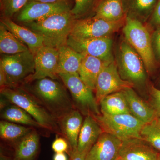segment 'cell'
I'll return each instance as SVG.
<instances>
[{
  "label": "cell",
  "mask_w": 160,
  "mask_h": 160,
  "mask_svg": "<svg viewBox=\"0 0 160 160\" xmlns=\"http://www.w3.org/2000/svg\"><path fill=\"white\" fill-rule=\"evenodd\" d=\"M0 86L1 89L7 86V78L6 73L2 67L0 66Z\"/></svg>",
  "instance_id": "36"
},
{
  "label": "cell",
  "mask_w": 160,
  "mask_h": 160,
  "mask_svg": "<svg viewBox=\"0 0 160 160\" xmlns=\"http://www.w3.org/2000/svg\"><path fill=\"white\" fill-rule=\"evenodd\" d=\"M1 23L21 42L27 46L33 54L45 46L43 38L40 35L27 27L18 25L11 18H2Z\"/></svg>",
  "instance_id": "18"
},
{
  "label": "cell",
  "mask_w": 160,
  "mask_h": 160,
  "mask_svg": "<svg viewBox=\"0 0 160 160\" xmlns=\"http://www.w3.org/2000/svg\"><path fill=\"white\" fill-rule=\"evenodd\" d=\"M72 8L69 1L48 3L29 0L18 12L17 20L23 23L38 22L53 15L70 11Z\"/></svg>",
  "instance_id": "12"
},
{
  "label": "cell",
  "mask_w": 160,
  "mask_h": 160,
  "mask_svg": "<svg viewBox=\"0 0 160 160\" xmlns=\"http://www.w3.org/2000/svg\"><path fill=\"white\" fill-rule=\"evenodd\" d=\"M141 136L160 152V117H157L150 122L145 124L141 130Z\"/></svg>",
  "instance_id": "29"
},
{
  "label": "cell",
  "mask_w": 160,
  "mask_h": 160,
  "mask_svg": "<svg viewBox=\"0 0 160 160\" xmlns=\"http://www.w3.org/2000/svg\"><path fill=\"white\" fill-rule=\"evenodd\" d=\"M23 86L34 95L58 122L76 109L66 86L56 80L41 79Z\"/></svg>",
  "instance_id": "1"
},
{
  "label": "cell",
  "mask_w": 160,
  "mask_h": 160,
  "mask_svg": "<svg viewBox=\"0 0 160 160\" xmlns=\"http://www.w3.org/2000/svg\"><path fill=\"white\" fill-rule=\"evenodd\" d=\"M130 113L144 124L150 122L157 116L153 107L140 97L132 87L122 90Z\"/></svg>",
  "instance_id": "19"
},
{
  "label": "cell",
  "mask_w": 160,
  "mask_h": 160,
  "mask_svg": "<svg viewBox=\"0 0 160 160\" xmlns=\"http://www.w3.org/2000/svg\"><path fill=\"white\" fill-rule=\"evenodd\" d=\"M94 16L111 22L126 19L122 0H99L94 11Z\"/></svg>",
  "instance_id": "24"
},
{
  "label": "cell",
  "mask_w": 160,
  "mask_h": 160,
  "mask_svg": "<svg viewBox=\"0 0 160 160\" xmlns=\"http://www.w3.org/2000/svg\"><path fill=\"white\" fill-rule=\"evenodd\" d=\"M159 153L145 140L135 138L122 142L119 157L124 160H158Z\"/></svg>",
  "instance_id": "15"
},
{
  "label": "cell",
  "mask_w": 160,
  "mask_h": 160,
  "mask_svg": "<svg viewBox=\"0 0 160 160\" xmlns=\"http://www.w3.org/2000/svg\"><path fill=\"white\" fill-rule=\"evenodd\" d=\"M33 128L12 146L14 160H38L40 151V137Z\"/></svg>",
  "instance_id": "17"
},
{
  "label": "cell",
  "mask_w": 160,
  "mask_h": 160,
  "mask_svg": "<svg viewBox=\"0 0 160 160\" xmlns=\"http://www.w3.org/2000/svg\"><path fill=\"white\" fill-rule=\"evenodd\" d=\"M115 62L123 80L132 83L134 86L146 85L147 72L142 60L124 37L117 48Z\"/></svg>",
  "instance_id": "5"
},
{
  "label": "cell",
  "mask_w": 160,
  "mask_h": 160,
  "mask_svg": "<svg viewBox=\"0 0 160 160\" xmlns=\"http://www.w3.org/2000/svg\"><path fill=\"white\" fill-rule=\"evenodd\" d=\"M1 95L9 102L27 112L44 129L62 136L57 120L23 85L1 89Z\"/></svg>",
  "instance_id": "2"
},
{
  "label": "cell",
  "mask_w": 160,
  "mask_h": 160,
  "mask_svg": "<svg viewBox=\"0 0 160 160\" xmlns=\"http://www.w3.org/2000/svg\"><path fill=\"white\" fill-rule=\"evenodd\" d=\"M55 139L52 145V148L55 153L66 152L69 155L70 149L69 143L65 138L61 137L59 135L57 134Z\"/></svg>",
  "instance_id": "32"
},
{
  "label": "cell",
  "mask_w": 160,
  "mask_h": 160,
  "mask_svg": "<svg viewBox=\"0 0 160 160\" xmlns=\"http://www.w3.org/2000/svg\"><path fill=\"white\" fill-rule=\"evenodd\" d=\"M58 50V74L78 73L85 54L78 52L67 45L62 46Z\"/></svg>",
  "instance_id": "23"
},
{
  "label": "cell",
  "mask_w": 160,
  "mask_h": 160,
  "mask_svg": "<svg viewBox=\"0 0 160 160\" xmlns=\"http://www.w3.org/2000/svg\"><path fill=\"white\" fill-rule=\"evenodd\" d=\"M158 0H122L126 17L144 23L149 21Z\"/></svg>",
  "instance_id": "21"
},
{
  "label": "cell",
  "mask_w": 160,
  "mask_h": 160,
  "mask_svg": "<svg viewBox=\"0 0 160 160\" xmlns=\"http://www.w3.org/2000/svg\"><path fill=\"white\" fill-rule=\"evenodd\" d=\"M152 42L156 59L160 60V26L157 27L152 35Z\"/></svg>",
  "instance_id": "34"
},
{
  "label": "cell",
  "mask_w": 160,
  "mask_h": 160,
  "mask_svg": "<svg viewBox=\"0 0 160 160\" xmlns=\"http://www.w3.org/2000/svg\"><path fill=\"white\" fill-rule=\"evenodd\" d=\"M67 45L79 53L97 58L105 62L115 60L111 36L89 39H78L69 36Z\"/></svg>",
  "instance_id": "11"
},
{
  "label": "cell",
  "mask_w": 160,
  "mask_h": 160,
  "mask_svg": "<svg viewBox=\"0 0 160 160\" xmlns=\"http://www.w3.org/2000/svg\"><path fill=\"white\" fill-rule=\"evenodd\" d=\"M37 2H41L55 3L61 2H68L69 0H33Z\"/></svg>",
  "instance_id": "39"
},
{
  "label": "cell",
  "mask_w": 160,
  "mask_h": 160,
  "mask_svg": "<svg viewBox=\"0 0 160 160\" xmlns=\"http://www.w3.org/2000/svg\"><path fill=\"white\" fill-rule=\"evenodd\" d=\"M83 121L82 113L74 109L58 122L62 136L67 140L69 144V157L77 152L78 140Z\"/></svg>",
  "instance_id": "16"
},
{
  "label": "cell",
  "mask_w": 160,
  "mask_h": 160,
  "mask_svg": "<svg viewBox=\"0 0 160 160\" xmlns=\"http://www.w3.org/2000/svg\"><path fill=\"white\" fill-rule=\"evenodd\" d=\"M87 154V153H80L76 152L74 154L70 156L69 160H86Z\"/></svg>",
  "instance_id": "37"
},
{
  "label": "cell",
  "mask_w": 160,
  "mask_h": 160,
  "mask_svg": "<svg viewBox=\"0 0 160 160\" xmlns=\"http://www.w3.org/2000/svg\"><path fill=\"white\" fill-rule=\"evenodd\" d=\"M152 26H160V0H158L152 14L149 20Z\"/></svg>",
  "instance_id": "35"
},
{
  "label": "cell",
  "mask_w": 160,
  "mask_h": 160,
  "mask_svg": "<svg viewBox=\"0 0 160 160\" xmlns=\"http://www.w3.org/2000/svg\"><path fill=\"white\" fill-rule=\"evenodd\" d=\"M33 128L2 120L0 122L1 139L12 146Z\"/></svg>",
  "instance_id": "27"
},
{
  "label": "cell",
  "mask_w": 160,
  "mask_h": 160,
  "mask_svg": "<svg viewBox=\"0 0 160 160\" xmlns=\"http://www.w3.org/2000/svg\"><path fill=\"white\" fill-rule=\"evenodd\" d=\"M126 20L111 22L94 16L76 19L69 37L78 39H89L112 36L123 28Z\"/></svg>",
  "instance_id": "9"
},
{
  "label": "cell",
  "mask_w": 160,
  "mask_h": 160,
  "mask_svg": "<svg viewBox=\"0 0 160 160\" xmlns=\"http://www.w3.org/2000/svg\"><path fill=\"white\" fill-rule=\"evenodd\" d=\"M107 63L88 55L85 54L83 58L78 73L80 78L93 92L98 76Z\"/></svg>",
  "instance_id": "22"
},
{
  "label": "cell",
  "mask_w": 160,
  "mask_h": 160,
  "mask_svg": "<svg viewBox=\"0 0 160 160\" xmlns=\"http://www.w3.org/2000/svg\"><path fill=\"white\" fill-rule=\"evenodd\" d=\"M0 66L6 74V87L22 86L34 72V54L29 50L15 54H5L0 61Z\"/></svg>",
  "instance_id": "7"
},
{
  "label": "cell",
  "mask_w": 160,
  "mask_h": 160,
  "mask_svg": "<svg viewBox=\"0 0 160 160\" xmlns=\"http://www.w3.org/2000/svg\"><path fill=\"white\" fill-rule=\"evenodd\" d=\"M97 121L104 132L113 135L122 141L140 138L144 123L131 113L106 115H92Z\"/></svg>",
  "instance_id": "8"
},
{
  "label": "cell",
  "mask_w": 160,
  "mask_h": 160,
  "mask_svg": "<svg viewBox=\"0 0 160 160\" xmlns=\"http://www.w3.org/2000/svg\"><path fill=\"white\" fill-rule=\"evenodd\" d=\"M34 56V72L27 78L24 85L45 78L57 80L59 78L58 72V49L45 46L40 48Z\"/></svg>",
  "instance_id": "13"
},
{
  "label": "cell",
  "mask_w": 160,
  "mask_h": 160,
  "mask_svg": "<svg viewBox=\"0 0 160 160\" xmlns=\"http://www.w3.org/2000/svg\"><path fill=\"white\" fill-rule=\"evenodd\" d=\"M103 132L100 124L92 116H86L79 135L77 152L88 153Z\"/></svg>",
  "instance_id": "20"
},
{
  "label": "cell",
  "mask_w": 160,
  "mask_h": 160,
  "mask_svg": "<svg viewBox=\"0 0 160 160\" xmlns=\"http://www.w3.org/2000/svg\"><path fill=\"white\" fill-rule=\"evenodd\" d=\"M101 114L113 115L130 113L122 90L106 96L99 102Z\"/></svg>",
  "instance_id": "26"
},
{
  "label": "cell",
  "mask_w": 160,
  "mask_h": 160,
  "mask_svg": "<svg viewBox=\"0 0 160 160\" xmlns=\"http://www.w3.org/2000/svg\"><path fill=\"white\" fill-rule=\"evenodd\" d=\"M0 160H14L13 157L11 158L9 156L4 154L2 150L1 151L0 154Z\"/></svg>",
  "instance_id": "40"
},
{
  "label": "cell",
  "mask_w": 160,
  "mask_h": 160,
  "mask_svg": "<svg viewBox=\"0 0 160 160\" xmlns=\"http://www.w3.org/2000/svg\"><path fill=\"white\" fill-rule=\"evenodd\" d=\"M150 104L155 110L157 115L160 117V90L151 86L149 88Z\"/></svg>",
  "instance_id": "33"
},
{
  "label": "cell",
  "mask_w": 160,
  "mask_h": 160,
  "mask_svg": "<svg viewBox=\"0 0 160 160\" xmlns=\"http://www.w3.org/2000/svg\"><path fill=\"white\" fill-rule=\"evenodd\" d=\"M158 160H160V152L159 153L158 158Z\"/></svg>",
  "instance_id": "42"
},
{
  "label": "cell",
  "mask_w": 160,
  "mask_h": 160,
  "mask_svg": "<svg viewBox=\"0 0 160 160\" xmlns=\"http://www.w3.org/2000/svg\"><path fill=\"white\" fill-rule=\"evenodd\" d=\"M134 87L132 83L123 80L118 71L115 60L106 63L101 70L96 83V99L100 101L108 95Z\"/></svg>",
  "instance_id": "10"
},
{
  "label": "cell",
  "mask_w": 160,
  "mask_h": 160,
  "mask_svg": "<svg viewBox=\"0 0 160 160\" xmlns=\"http://www.w3.org/2000/svg\"><path fill=\"white\" fill-rule=\"evenodd\" d=\"M1 109V117L3 120L47 131L27 112L17 105L10 103Z\"/></svg>",
  "instance_id": "25"
},
{
  "label": "cell",
  "mask_w": 160,
  "mask_h": 160,
  "mask_svg": "<svg viewBox=\"0 0 160 160\" xmlns=\"http://www.w3.org/2000/svg\"><path fill=\"white\" fill-rule=\"evenodd\" d=\"M122 31L125 39L142 60L147 73L152 74L156 68L157 61L148 28L138 20L126 17Z\"/></svg>",
  "instance_id": "4"
},
{
  "label": "cell",
  "mask_w": 160,
  "mask_h": 160,
  "mask_svg": "<svg viewBox=\"0 0 160 160\" xmlns=\"http://www.w3.org/2000/svg\"><path fill=\"white\" fill-rule=\"evenodd\" d=\"M29 50L27 46L18 39L0 23V52L1 53L12 55Z\"/></svg>",
  "instance_id": "28"
},
{
  "label": "cell",
  "mask_w": 160,
  "mask_h": 160,
  "mask_svg": "<svg viewBox=\"0 0 160 160\" xmlns=\"http://www.w3.org/2000/svg\"><path fill=\"white\" fill-rule=\"evenodd\" d=\"M59 77L70 92L75 108L85 116L101 114L93 91L80 78L78 73H61Z\"/></svg>",
  "instance_id": "6"
},
{
  "label": "cell",
  "mask_w": 160,
  "mask_h": 160,
  "mask_svg": "<svg viewBox=\"0 0 160 160\" xmlns=\"http://www.w3.org/2000/svg\"><path fill=\"white\" fill-rule=\"evenodd\" d=\"M71 12L53 15L46 19L24 23L42 38L44 45L58 49L67 45L75 20Z\"/></svg>",
  "instance_id": "3"
},
{
  "label": "cell",
  "mask_w": 160,
  "mask_h": 160,
  "mask_svg": "<svg viewBox=\"0 0 160 160\" xmlns=\"http://www.w3.org/2000/svg\"><path fill=\"white\" fill-rule=\"evenodd\" d=\"M116 160H124L122 159L121 158H120L119 157Z\"/></svg>",
  "instance_id": "41"
},
{
  "label": "cell",
  "mask_w": 160,
  "mask_h": 160,
  "mask_svg": "<svg viewBox=\"0 0 160 160\" xmlns=\"http://www.w3.org/2000/svg\"><path fill=\"white\" fill-rule=\"evenodd\" d=\"M29 0H1V10L2 18H11L19 12Z\"/></svg>",
  "instance_id": "31"
},
{
  "label": "cell",
  "mask_w": 160,
  "mask_h": 160,
  "mask_svg": "<svg viewBox=\"0 0 160 160\" xmlns=\"http://www.w3.org/2000/svg\"><path fill=\"white\" fill-rule=\"evenodd\" d=\"M122 142L115 136L103 132L88 152L86 160H116Z\"/></svg>",
  "instance_id": "14"
},
{
  "label": "cell",
  "mask_w": 160,
  "mask_h": 160,
  "mask_svg": "<svg viewBox=\"0 0 160 160\" xmlns=\"http://www.w3.org/2000/svg\"><path fill=\"white\" fill-rule=\"evenodd\" d=\"M53 160H68V158L65 152H58L55 153Z\"/></svg>",
  "instance_id": "38"
},
{
  "label": "cell",
  "mask_w": 160,
  "mask_h": 160,
  "mask_svg": "<svg viewBox=\"0 0 160 160\" xmlns=\"http://www.w3.org/2000/svg\"><path fill=\"white\" fill-rule=\"evenodd\" d=\"M74 5L70 12L76 19L84 18L91 13H94V9L99 0H74Z\"/></svg>",
  "instance_id": "30"
}]
</instances>
